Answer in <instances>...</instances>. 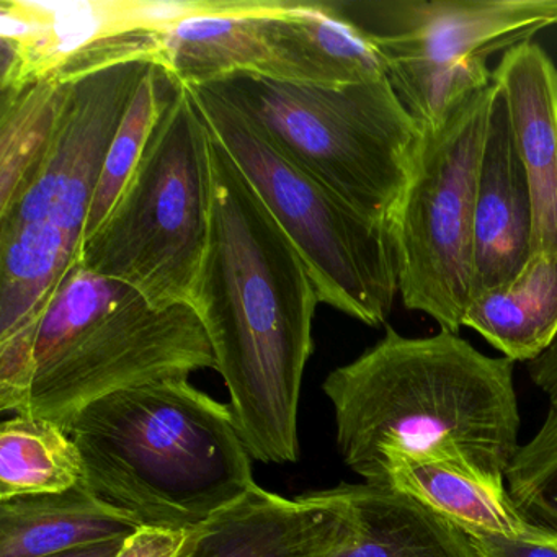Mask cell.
<instances>
[{
  "mask_svg": "<svg viewBox=\"0 0 557 557\" xmlns=\"http://www.w3.org/2000/svg\"><path fill=\"white\" fill-rule=\"evenodd\" d=\"M515 361L488 357L455 332L380 342L322 384L347 468L380 485L389 456L465 461L504 475L520 449Z\"/></svg>",
  "mask_w": 557,
  "mask_h": 557,
  "instance_id": "obj_2",
  "label": "cell"
},
{
  "mask_svg": "<svg viewBox=\"0 0 557 557\" xmlns=\"http://www.w3.org/2000/svg\"><path fill=\"white\" fill-rule=\"evenodd\" d=\"M210 223V129L175 81L138 168L77 263L133 286L156 308L191 305Z\"/></svg>",
  "mask_w": 557,
  "mask_h": 557,
  "instance_id": "obj_7",
  "label": "cell"
},
{
  "mask_svg": "<svg viewBox=\"0 0 557 557\" xmlns=\"http://www.w3.org/2000/svg\"><path fill=\"white\" fill-rule=\"evenodd\" d=\"M203 86L364 220L387 227L422 138L387 77L321 86L234 73Z\"/></svg>",
  "mask_w": 557,
  "mask_h": 557,
  "instance_id": "obj_6",
  "label": "cell"
},
{
  "mask_svg": "<svg viewBox=\"0 0 557 557\" xmlns=\"http://www.w3.org/2000/svg\"><path fill=\"white\" fill-rule=\"evenodd\" d=\"M73 83L48 76L0 92V210L50 151Z\"/></svg>",
  "mask_w": 557,
  "mask_h": 557,
  "instance_id": "obj_21",
  "label": "cell"
},
{
  "mask_svg": "<svg viewBox=\"0 0 557 557\" xmlns=\"http://www.w3.org/2000/svg\"><path fill=\"white\" fill-rule=\"evenodd\" d=\"M515 504L533 523L557 530V406L505 472Z\"/></svg>",
  "mask_w": 557,
  "mask_h": 557,
  "instance_id": "obj_23",
  "label": "cell"
},
{
  "mask_svg": "<svg viewBox=\"0 0 557 557\" xmlns=\"http://www.w3.org/2000/svg\"><path fill=\"white\" fill-rule=\"evenodd\" d=\"M28 360L21 413L70 432L90 404L116 391L188 380L216 370L213 348L191 305L152 306L138 289L76 263L40 314L9 337Z\"/></svg>",
  "mask_w": 557,
  "mask_h": 557,
  "instance_id": "obj_4",
  "label": "cell"
},
{
  "mask_svg": "<svg viewBox=\"0 0 557 557\" xmlns=\"http://www.w3.org/2000/svg\"><path fill=\"white\" fill-rule=\"evenodd\" d=\"M175 81L177 79L164 66L154 63L139 83L135 97L120 123L119 132L115 133V138L110 145L99 185L94 195L92 207H90L84 243L102 226L122 195L123 188L132 178L133 172L138 168L146 143L154 128L159 110Z\"/></svg>",
  "mask_w": 557,
  "mask_h": 557,
  "instance_id": "obj_22",
  "label": "cell"
},
{
  "mask_svg": "<svg viewBox=\"0 0 557 557\" xmlns=\"http://www.w3.org/2000/svg\"><path fill=\"white\" fill-rule=\"evenodd\" d=\"M528 374L537 389L549 399V406H557V338L536 360L527 363Z\"/></svg>",
  "mask_w": 557,
  "mask_h": 557,
  "instance_id": "obj_26",
  "label": "cell"
},
{
  "mask_svg": "<svg viewBox=\"0 0 557 557\" xmlns=\"http://www.w3.org/2000/svg\"><path fill=\"white\" fill-rule=\"evenodd\" d=\"M462 327L515 363L541 357L557 338V253L531 257L510 285L474 296Z\"/></svg>",
  "mask_w": 557,
  "mask_h": 557,
  "instance_id": "obj_19",
  "label": "cell"
},
{
  "mask_svg": "<svg viewBox=\"0 0 557 557\" xmlns=\"http://www.w3.org/2000/svg\"><path fill=\"white\" fill-rule=\"evenodd\" d=\"M70 433L90 491L143 524L195 530L257 485L230 404L188 380L109 394Z\"/></svg>",
  "mask_w": 557,
  "mask_h": 557,
  "instance_id": "obj_3",
  "label": "cell"
},
{
  "mask_svg": "<svg viewBox=\"0 0 557 557\" xmlns=\"http://www.w3.org/2000/svg\"><path fill=\"white\" fill-rule=\"evenodd\" d=\"M468 536L479 557H557V530L534 540L471 533Z\"/></svg>",
  "mask_w": 557,
  "mask_h": 557,
  "instance_id": "obj_25",
  "label": "cell"
},
{
  "mask_svg": "<svg viewBox=\"0 0 557 557\" xmlns=\"http://www.w3.org/2000/svg\"><path fill=\"white\" fill-rule=\"evenodd\" d=\"M377 487L407 495L466 533L534 540L550 531L518 508L504 475L488 474L469 462L389 456Z\"/></svg>",
  "mask_w": 557,
  "mask_h": 557,
  "instance_id": "obj_16",
  "label": "cell"
},
{
  "mask_svg": "<svg viewBox=\"0 0 557 557\" xmlns=\"http://www.w3.org/2000/svg\"><path fill=\"white\" fill-rule=\"evenodd\" d=\"M260 24L265 44L262 76L321 86L387 77L376 45L338 14L331 0H270Z\"/></svg>",
  "mask_w": 557,
  "mask_h": 557,
  "instance_id": "obj_13",
  "label": "cell"
},
{
  "mask_svg": "<svg viewBox=\"0 0 557 557\" xmlns=\"http://www.w3.org/2000/svg\"><path fill=\"white\" fill-rule=\"evenodd\" d=\"M221 0L0 2V92L48 76L74 81L125 61L159 64L161 35Z\"/></svg>",
  "mask_w": 557,
  "mask_h": 557,
  "instance_id": "obj_11",
  "label": "cell"
},
{
  "mask_svg": "<svg viewBox=\"0 0 557 557\" xmlns=\"http://www.w3.org/2000/svg\"><path fill=\"white\" fill-rule=\"evenodd\" d=\"M123 541H109V543L92 544V546L79 547V549L66 550V553L47 557H115Z\"/></svg>",
  "mask_w": 557,
  "mask_h": 557,
  "instance_id": "obj_27",
  "label": "cell"
},
{
  "mask_svg": "<svg viewBox=\"0 0 557 557\" xmlns=\"http://www.w3.org/2000/svg\"><path fill=\"white\" fill-rule=\"evenodd\" d=\"M533 203L531 257L557 253V67L541 45L511 48L494 70Z\"/></svg>",
  "mask_w": 557,
  "mask_h": 557,
  "instance_id": "obj_15",
  "label": "cell"
},
{
  "mask_svg": "<svg viewBox=\"0 0 557 557\" xmlns=\"http://www.w3.org/2000/svg\"><path fill=\"white\" fill-rule=\"evenodd\" d=\"M497 84L423 132L409 181L387 223L403 305L459 334L474 298L472 223L482 149Z\"/></svg>",
  "mask_w": 557,
  "mask_h": 557,
  "instance_id": "obj_10",
  "label": "cell"
},
{
  "mask_svg": "<svg viewBox=\"0 0 557 557\" xmlns=\"http://www.w3.org/2000/svg\"><path fill=\"white\" fill-rule=\"evenodd\" d=\"M195 530L143 524L123 541L115 557H184L190 549Z\"/></svg>",
  "mask_w": 557,
  "mask_h": 557,
  "instance_id": "obj_24",
  "label": "cell"
},
{
  "mask_svg": "<svg viewBox=\"0 0 557 557\" xmlns=\"http://www.w3.org/2000/svg\"><path fill=\"white\" fill-rule=\"evenodd\" d=\"M152 64L125 61L74 79L50 151L0 210V338L34 321L79 262L110 145Z\"/></svg>",
  "mask_w": 557,
  "mask_h": 557,
  "instance_id": "obj_5",
  "label": "cell"
},
{
  "mask_svg": "<svg viewBox=\"0 0 557 557\" xmlns=\"http://www.w3.org/2000/svg\"><path fill=\"white\" fill-rule=\"evenodd\" d=\"M498 87V86H497ZM533 203L498 89L479 165L472 223L474 296L510 285L531 259Z\"/></svg>",
  "mask_w": 557,
  "mask_h": 557,
  "instance_id": "obj_12",
  "label": "cell"
},
{
  "mask_svg": "<svg viewBox=\"0 0 557 557\" xmlns=\"http://www.w3.org/2000/svg\"><path fill=\"white\" fill-rule=\"evenodd\" d=\"M211 135V223L191 306L250 458H299L302 376L319 295L305 260Z\"/></svg>",
  "mask_w": 557,
  "mask_h": 557,
  "instance_id": "obj_1",
  "label": "cell"
},
{
  "mask_svg": "<svg viewBox=\"0 0 557 557\" xmlns=\"http://www.w3.org/2000/svg\"><path fill=\"white\" fill-rule=\"evenodd\" d=\"M344 507L327 557H479L468 533L393 488L335 485Z\"/></svg>",
  "mask_w": 557,
  "mask_h": 557,
  "instance_id": "obj_17",
  "label": "cell"
},
{
  "mask_svg": "<svg viewBox=\"0 0 557 557\" xmlns=\"http://www.w3.org/2000/svg\"><path fill=\"white\" fill-rule=\"evenodd\" d=\"M185 87L208 129L305 260L319 301L370 327L386 324L399 295L389 230L364 220L289 161L213 90Z\"/></svg>",
  "mask_w": 557,
  "mask_h": 557,
  "instance_id": "obj_8",
  "label": "cell"
},
{
  "mask_svg": "<svg viewBox=\"0 0 557 557\" xmlns=\"http://www.w3.org/2000/svg\"><path fill=\"white\" fill-rule=\"evenodd\" d=\"M84 479L83 456L63 426L24 413L0 426V500L61 494Z\"/></svg>",
  "mask_w": 557,
  "mask_h": 557,
  "instance_id": "obj_20",
  "label": "cell"
},
{
  "mask_svg": "<svg viewBox=\"0 0 557 557\" xmlns=\"http://www.w3.org/2000/svg\"><path fill=\"white\" fill-rule=\"evenodd\" d=\"M342 520L335 487L286 498L256 485L198 527L184 557H327Z\"/></svg>",
  "mask_w": 557,
  "mask_h": 557,
  "instance_id": "obj_14",
  "label": "cell"
},
{
  "mask_svg": "<svg viewBox=\"0 0 557 557\" xmlns=\"http://www.w3.org/2000/svg\"><path fill=\"white\" fill-rule=\"evenodd\" d=\"M383 54L420 133L494 83L488 58L557 27V0H331Z\"/></svg>",
  "mask_w": 557,
  "mask_h": 557,
  "instance_id": "obj_9",
  "label": "cell"
},
{
  "mask_svg": "<svg viewBox=\"0 0 557 557\" xmlns=\"http://www.w3.org/2000/svg\"><path fill=\"white\" fill-rule=\"evenodd\" d=\"M141 521L103 500L86 482L61 494L0 500V557H47L125 541Z\"/></svg>",
  "mask_w": 557,
  "mask_h": 557,
  "instance_id": "obj_18",
  "label": "cell"
}]
</instances>
